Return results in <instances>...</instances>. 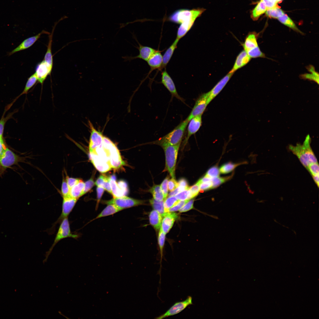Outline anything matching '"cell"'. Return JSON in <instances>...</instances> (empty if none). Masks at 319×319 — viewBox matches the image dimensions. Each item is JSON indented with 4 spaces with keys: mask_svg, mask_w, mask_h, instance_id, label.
<instances>
[{
    "mask_svg": "<svg viewBox=\"0 0 319 319\" xmlns=\"http://www.w3.org/2000/svg\"><path fill=\"white\" fill-rule=\"evenodd\" d=\"M233 175L234 174L232 173V175L226 177H220L219 176L211 178L212 189L217 188L223 183L231 179Z\"/></svg>",
    "mask_w": 319,
    "mask_h": 319,
    "instance_id": "74e56055",
    "label": "cell"
},
{
    "mask_svg": "<svg viewBox=\"0 0 319 319\" xmlns=\"http://www.w3.org/2000/svg\"><path fill=\"white\" fill-rule=\"evenodd\" d=\"M205 10L203 8L179 9L171 14L167 19V20L180 24L179 29L184 33H187L193 26L196 19L200 17Z\"/></svg>",
    "mask_w": 319,
    "mask_h": 319,
    "instance_id": "6da1fadb",
    "label": "cell"
},
{
    "mask_svg": "<svg viewBox=\"0 0 319 319\" xmlns=\"http://www.w3.org/2000/svg\"><path fill=\"white\" fill-rule=\"evenodd\" d=\"M37 81V78L35 73L28 79L24 89L21 95L27 94L29 90L35 84Z\"/></svg>",
    "mask_w": 319,
    "mask_h": 319,
    "instance_id": "f35d334b",
    "label": "cell"
},
{
    "mask_svg": "<svg viewBox=\"0 0 319 319\" xmlns=\"http://www.w3.org/2000/svg\"><path fill=\"white\" fill-rule=\"evenodd\" d=\"M162 217L161 214L156 210H153L150 213L149 215L150 223L156 230L160 228Z\"/></svg>",
    "mask_w": 319,
    "mask_h": 319,
    "instance_id": "d4e9b609",
    "label": "cell"
},
{
    "mask_svg": "<svg viewBox=\"0 0 319 319\" xmlns=\"http://www.w3.org/2000/svg\"><path fill=\"white\" fill-rule=\"evenodd\" d=\"M103 203L107 205L113 204L122 210L125 208L142 204L144 201L135 199L126 196L113 198L108 201H103Z\"/></svg>",
    "mask_w": 319,
    "mask_h": 319,
    "instance_id": "52a82bcc",
    "label": "cell"
},
{
    "mask_svg": "<svg viewBox=\"0 0 319 319\" xmlns=\"http://www.w3.org/2000/svg\"><path fill=\"white\" fill-rule=\"evenodd\" d=\"M219 168L217 165H214L209 168L206 172L205 176L212 178L219 176Z\"/></svg>",
    "mask_w": 319,
    "mask_h": 319,
    "instance_id": "b9f144b4",
    "label": "cell"
},
{
    "mask_svg": "<svg viewBox=\"0 0 319 319\" xmlns=\"http://www.w3.org/2000/svg\"><path fill=\"white\" fill-rule=\"evenodd\" d=\"M310 142V137L308 135L302 144H297L295 146H289V149L297 157L305 167L311 163L318 162L311 147Z\"/></svg>",
    "mask_w": 319,
    "mask_h": 319,
    "instance_id": "7a4b0ae2",
    "label": "cell"
},
{
    "mask_svg": "<svg viewBox=\"0 0 319 319\" xmlns=\"http://www.w3.org/2000/svg\"><path fill=\"white\" fill-rule=\"evenodd\" d=\"M192 304V298L191 296H188L185 300L175 303L165 313L155 318L162 319L176 315L183 311L188 306Z\"/></svg>",
    "mask_w": 319,
    "mask_h": 319,
    "instance_id": "9c48e42d",
    "label": "cell"
},
{
    "mask_svg": "<svg viewBox=\"0 0 319 319\" xmlns=\"http://www.w3.org/2000/svg\"><path fill=\"white\" fill-rule=\"evenodd\" d=\"M66 178L70 189L78 183L79 179L78 178L69 177L68 176H66Z\"/></svg>",
    "mask_w": 319,
    "mask_h": 319,
    "instance_id": "9f6ffc18",
    "label": "cell"
},
{
    "mask_svg": "<svg viewBox=\"0 0 319 319\" xmlns=\"http://www.w3.org/2000/svg\"><path fill=\"white\" fill-rule=\"evenodd\" d=\"M119 186L126 195L128 192V185L126 182L123 180H120L118 183Z\"/></svg>",
    "mask_w": 319,
    "mask_h": 319,
    "instance_id": "6f0895ef",
    "label": "cell"
},
{
    "mask_svg": "<svg viewBox=\"0 0 319 319\" xmlns=\"http://www.w3.org/2000/svg\"><path fill=\"white\" fill-rule=\"evenodd\" d=\"M78 235L72 233L71 230L70 223L68 217L63 219L61 223L58 232L55 238L54 242L49 250L46 253L45 258L43 261V263L45 262L48 257L55 245L61 240L67 237H71L75 239L77 238Z\"/></svg>",
    "mask_w": 319,
    "mask_h": 319,
    "instance_id": "5b68a950",
    "label": "cell"
},
{
    "mask_svg": "<svg viewBox=\"0 0 319 319\" xmlns=\"http://www.w3.org/2000/svg\"><path fill=\"white\" fill-rule=\"evenodd\" d=\"M95 184L93 176L91 178L84 183V187L83 192V195L91 189Z\"/></svg>",
    "mask_w": 319,
    "mask_h": 319,
    "instance_id": "bcb514c9",
    "label": "cell"
},
{
    "mask_svg": "<svg viewBox=\"0 0 319 319\" xmlns=\"http://www.w3.org/2000/svg\"><path fill=\"white\" fill-rule=\"evenodd\" d=\"M257 35L254 32L249 33L246 36L244 42L242 44L244 50L247 53L259 48L257 42Z\"/></svg>",
    "mask_w": 319,
    "mask_h": 319,
    "instance_id": "d6986e66",
    "label": "cell"
},
{
    "mask_svg": "<svg viewBox=\"0 0 319 319\" xmlns=\"http://www.w3.org/2000/svg\"><path fill=\"white\" fill-rule=\"evenodd\" d=\"M189 194V192L188 189L178 193L175 195V196L179 200L183 201L188 199Z\"/></svg>",
    "mask_w": 319,
    "mask_h": 319,
    "instance_id": "f5cc1de1",
    "label": "cell"
},
{
    "mask_svg": "<svg viewBox=\"0 0 319 319\" xmlns=\"http://www.w3.org/2000/svg\"><path fill=\"white\" fill-rule=\"evenodd\" d=\"M189 199L180 201L175 205L168 210V212H174L179 210L186 203L189 201Z\"/></svg>",
    "mask_w": 319,
    "mask_h": 319,
    "instance_id": "f907efd6",
    "label": "cell"
},
{
    "mask_svg": "<svg viewBox=\"0 0 319 319\" xmlns=\"http://www.w3.org/2000/svg\"><path fill=\"white\" fill-rule=\"evenodd\" d=\"M179 40L176 38L172 44L166 50L162 56V66L159 71H161L166 67L171 59L175 49L177 48L178 43Z\"/></svg>",
    "mask_w": 319,
    "mask_h": 319,
    "instance_id": "cb8c5ba5",
    "label": "cell"
},
{
    "mask_svg": "<svg viewBox=\"0 0 319 319\" xmlns=\"http://www.w3.org/2000/svg\"><path fill=\"white\" fill-rule=\"evenodd\" d=\"M102 146L109 158V163L111 168L118 169L125 164L119 150L110 139L104 136Z\"/></svg>",
    "mask_w": 319,
    "mask_h": 319,
    "instance_id": "277c9868",
    "label": "cell"
},
{
    "mask_svg": "<svg viewBox=\"0 0 319 319\" xmlns=\"http://www.w3.org/2000/svg\"><path fill=\"white\" fill-rule=\"evenodd\" d=\"M178 182L175 178H172L169 180L168 182V188L170 191H174L178 187Z\"/></svg>",
    "mask_w": 319,
    "mask_h": 319,
    "instance_id": "db71d44e",
    "label": "cell"
},
{
    "mask_svg": "<svg viewBox=\"0 0 319 319\" xmlns=\"http://www.w3.org/2000/svg\"><path fill=\"white\" fill-rule=\"evenodd\" d=\"M265 13L267 16L275 19H278L284 14L279 6L267 9Z\"/></svg>",
    "mask_w": 319,
    "mask_h": 319,
    "instance_id": "8d00e7d4",
    "label": "cell"
},
{
    "mask_svg": "<svg viewBox=\"0 0 319 319\" xmlns=\"http://www.w3.org/2000/svg\"><path fill=\"white\" fill-rule=\"evenodd\" d=\"M50 34V33L46 31H42L37 35L28 38L24 40L17 47L9 52L7 55L10 56L18 51L27 49L31 46L40 38L43 34Z\"/></svg>",
    "mask_w": 319,
    "mask_h": 319,
    "instance_id": "e0dca14e",
    "label": "cell"
},
{
    "mask_svg": "<svg viewBox=\"0 0 319 319\" xmlns=\"http://www.w3.org/2000/svg\"><path fill=\"white\" fill-rule=\"evenodd\" d=\"M179 193H180V191L178 188L177 187L174 191H171V192L169 194V196H174Z\"/></svg>",
    "mask_w": 319,
    "mask_h": 319,
    "instance_id": "6125c7cd",
    "label": "cell"
},
{
    "mask_svg": "<svg viewBox=\"0 0 319 319\" xmlns=\"http://www.w3.org/2000/svg\"><path fill=\"white\" fill-rule=\"evenodd\" d=\"M53 34V32L49 35L47 50L44 60L51 70H52L53 65V58L51 52Z\"/></svg>",
    "mask_w": 319,
    "mask_h": 319,
    "instance_id": "4dcf8cb0",
    "label": "cell"
},
{
    "mask_svg": "<svg viewBox=\"0 0 319 319\" xmlns=\"http://www.w3.org/2000/svg\"><path fill=\"white\" fill-rule=\"evenodd\" d=\"M89 124L91 131L89 146V153H93L97 148L102 145L104 136L101 132L97 131L94 128L89 121Z\"/></svg>",
    "mask_w": 319,
    "mask_h": 319,
    "instance_id": "30bf717a",
    "label": "cell"
},
{
    "mask_svg": "<svg viewBox=\"0 0 319 319\" xmlns=\"http://www.w3.org/2000/svg\"><path fill=\"white\" fill-rule=\"evenodd\" d=\"M246 162H243L237 163H234L229 162L222 165L219 168L220 173L222 174H226L230 173L238 166L241 165L245 164Z\"/></svg>",
    "mask_w": 319,
    "mask_h": 319,
    "instance_id": "d6a6232c",
    "label": "cell"
},
{
    "mask_svg": "<svg viewBox=\"0 0 319 319\" xmlns=\"http://www.w3.org/2000/svg\"><path fill=\"white\" fill-rule=\"evenodd\" d=\"M122 210L115 205L108 204L94 220L113 214Z\"/></svg>",
    "mask_w": 319,
    "mask_h": 319,
    "instance_id": "f546056e",
    "label": "cell"
},
{
    "mask_svg": "<svg viewBox=\"0 0 319 319\" xmlns=\"http://www.w3.org/2000/svg\"><path fill=\"white\" fill-rule=\"evenodd\" d=\"M163 217L160 227L166 234L172 227L175 220L178 218V215L173 212H169Z\"/></svg>",
    "mask_w": 319,
    "mask_h": 319,
    "instance_id": "44dd1931",
    "label": "cell"
},
{
    "mask_svg": "<svg viewBox=\"0 0 319 319\" xmlns=\"http://www.w3.org/2000/svg\"><path fill=\"white\" fill-rule=\"evenodd\" d=\"M180 144L163 147L165 157V170L167 171L172 178H175V166Z\"/></svg>",
    "mask_w": 319,
    "mask_h": 319,
    "instance_id": "8992f818",
    "label": "cell"
},
{
    "mask_svg": "<svg viewBox=\"0 0 319 319\" xmlns=\"http://www.w3.org/2000/svg\"><path fill=\"white\" fill-rule=\"evenodd\" d=\"M149 202L154 210L158 211L163 217L167 213L166 212L164 208V200L158 201L153 198L149 200Z\"/></svg>",
    "mask_w": 319,
    "mask_h": 319,
    "instance_id": "e575fe53",
    "label": "cell"
},
{
    "mask_svg": "<svg viewBox=\"0 0 319 319\" xmlns=\"http://www.w3.org/2000/svg\"><path fill=\"white\" fill-rule=\"evenodd\" d=\"M169 179V177H167L162 182L160 186L165 199L168 195V182Z\"/></svg>",
    "mask_w": 319,
    "mask_h": 319,
    "instance_id": "7dc6e473",
    "label": "cell"
},
{
    "mask_svg": "<svg viewBox=\"0 0 319 319\" xmlns=\"http://www.w3.org/2000/svg\"><path fill=\"white\" fill-rule=\"evenodd\" d=\"M189 194L188 199L190 200L197 196L200 192L199 185L197 182L188 189Z\"/></svg>",
    "mask_w": 319,
    "mask_h": 319,
    "instance_id": "7bdbcfd3",
    "label": "cell"
},
{
    "mask_svg": "<svg viewBox=\"0 0 319 319\" xmlns=\"http://www.w3.org/2000/svg\"><path fill=\"white\" fill-rule=\"evenodd\" d=\"M202 115H201L195 116L189 121L188 127L187 135L183 142L184 146L186 144L190 137L195 134L200 128L202 124Z\"/></svg>",
    "mask_w": 319,
    "mask_h": 319,
    "instance_id": "ac0fdd59",
    "label": "cell"
},
{
    "mask_svg": "<svg viewBox=\"0 0 319 319\" xmlns=\"http://www.w3.org/2000/svg\"><path fill=\"white\" fill-rule=\"evenodd\" d=\"M319 174L315 175L312 176L315 183L317 184L318 187L319 186Z\"/></svg>",
    "mask_w": 319,
    "mask_h": 319,
    "instance_id": "be15d7a7",
    "label": "cell"
},
{
    "mask_svg": "<svg viewBox=\"0 0 319 319\" xmlns=\"http://www.w3.org/2000/svg\"><path fill=\"white\" fill-rule=\"evenodd\" d=\"M6 147L4 145L2 138H0V156Z\"/></svg>",
    "mask_w": 319,
    "mask_h": 319,
    "instance_id": "94428289",
    "label": "cell"
},
{
    "mask_svg": "<svg viewBox=\"0 0 319 319\" xmlns=\"http://www.w3.org/2000/svg\"><path fill=\"white\" fill-rule=\"evenodd\" d=\"M307 69L310 73L302 74L301 76V78L314 81L318 84L319 74L315 71L314 66H310L307 67Z\"/></svg>",
    "mask_w": 319,
    "mask_h": 319,
    "instance_id": "836d02e7",
    "label": "cell"
},
{
    "mask_svg": "<svg viewBox=\"0 0 319 319\" xmlns=\"http://www.w3.org/2000/svg\"><path fill=\"white\" fill-rule=\"evenodd\" d=\"M282 0H277L278 3L281 2Z\"/></svg>",
    "mask_w": 319,
    "mask_h": 319,
    "instance_id": "03108f58",
    "label": "cell"
},
{
    "mask_svg": "<svg viewBox=\"0 0 319 319\" xmlns=\"http://www.w3.org/2000/svg\"><path fill=\"white\" fill-rule=\"evenodd\" d=\"M265 4L267 9L278 6L277 4L273 3L271 0H262Z\"/></svg>",
    "mask_w": 319,
    "mask_h": 319,
    "instance_id": "680465c9",
    "label": "cell"
},
{
    "mask_svg": "<svg viewBox=\"0 0 319 319\" xmlns=\"http://www.w3.org/2000/svg\"><path fill=\"white\" fill-rule=\"evenodd\" d=\"M179 201L175 196H169L167 198L165 199L164 205L166 212H169L168 210L175 205Z\"/></svg>",
    "mask_w": 319,
    "mask_h": 319,
    "instance_id": "60d3db41",
    "label": "cell"
},
{
    "mask_svg": "<svg viewBox=\"0 0 319 319\" xmlns=\"http://www.w3.org/2000/svg\"><path fill=\"white\" fill-rule=\"evenodd\" d=\"M274 3L277 4L278 3L277 0H271Z\"/></svg>",
    "mask_w": 319,
    "mask_h": 319,
    "instance_id": "e7e4bbea",
    "label": "cell"
},
{
    "mask_svg": "<svg viewBox=\"0 0 319 319\" xmlns=\"http://www.w3.org/2000/svg\"><path fill=\"white\" fill-rule=\"evenodd\" d=\"M178 188L180 192L188 190L189 188L188 182L184 178H182L180 179L178 182Z\"/></svg>",
    "mask_w": 319,
    "mask_h": 319,
    "instance_id": "681fc988",
    "label": "cell"
},
{
    "mask_svg": "<svg viewBox=\"0 0 319 319\" xmlns=\"http://www.w3.org/2000/svg\"><path fill=\"white\" fill-rule=\"evenodd\" d=\"M133 38L136 40L139 46H134L139 51V54L135 56H123L124 61H131L137 58L141 59L147 61L152 55L157 51L150 47L141 45L138 41L135 36L133 35Z\"/></svg>",
    "mask_w": 319,
    "mask_h": 319,
    "instance_id": "ba28073f",
    "label": "cell"
},
{
    "mask_svg": "<svg viewBox=\"0 0 319 319\" xmlns=\"http://www.w3.org/2000/svg\"><path fill=\"white\" fill-rule=\"evenodd\" d=\"M110 177V185L112 195L113 198L119 197L126 196L124 192L119 186L116 181V177L115 175H112Z\"/></svg>",
    "mask_w": 319,
    "mask_h": 319,
    "instance_id": "4316f807",
    "label": "cell"
},
{
    "mask_svg": "<svg viewBox=\"0 0 319 319\" xmlns=\"http://www.w3.org/2000/svg\"><path fill=\"white\" fill-rule=\"evenodd\" d=\"M267 8L265 3L261 0L252 10L251 17L254 20L258 19L259 17L266 12Z\"/></svg>",
    "mask_w": 319,
    "mask_h": 319,
    "instance_id": "83f0119b",
    "label": "cell"
},
{
    "mask_svg": "<svg viewBox=\"0 0 319 319\" xmlns=\"http://www.w3.org/2000/svg\"><path fill=\"white\" fill-rule=\"evenodd\" d=\"M110 177L104 175H100L95 183L97 187L103 188L111 194L112 191L110 182Z\"/></svg>",
    "mask_w": 319,
    "mask_h": 319,
    "instance_id": "f1b7e54d",
    "label": "cell"
},
{
    "mask_svg": "<svg viewBox=\"0 0 319 319\" xmlns=\"http://www.w3.org/2000/svg\"><path fill=\"white\" fill-rule=\"evenodd\" d=\"M96 190L97 192V202L96 209L97 210L98 208L100 201L103 193L105 189L102 187H97Z\"/></svg>",
    "mask_w": 319,
    "mask_h": 319,
    "instance_id": "11a10c76",
    "label": "cell"
},
{
    "mask_svg": "<svg viewBox=\"0 0 319 319\" xmlns=\"http://www.w3.org/2000/svg\"><path fill=\"white\" fill-rule=\"evenodd\" d=\"M84 187V183L79 179L78 183L70 189L69 196L78 199L83 196V192Z\"/></svg>",
    "mask_w": 319,
    "mask_h": 319,
    "instance_id": "484cf974",
    "label": "cell"
},
{
    "mask_svg": "<svg viewBox=\"0 0 319 319\" xmlns=\"http://www.w3.org/2000/svg\"><path fill=\"white\" fill-rule=\"evenodd\" d=\"M89 158L95 168L101 172H105L112 168L108 162L95 153H89Z\"/></svg>",
    "mask_w": 319,
    "mask_h": 319,
    "instance_id": "2e32d148",
    "label": "cell"
},
{
    "mask_svg": "<svg viewBox=\"0 0 319 319\" xmlns=\"http://www.w3.org/2000/svg\"><path fill=\"white\" fill-rule=\"evenodd\" d=\"M194 201L193 199L190 200L179 210V211L180 212H185L193 209Z\"/></svg>",
    "mask_w": 319,
    "mask_h": 319,
    "instance_id": "816d5d0a",
    "label": "cell"
},
{
    "mask_svg": "<svg viewBox=\"0 0 319 319\" xmlns=\"http://www.w3.org/2000/svg\"><path fill=\"white\" fill-rule=\"evenodd\" d=\"M51 71L44 60L38 64L35 73L38 82L43 85L47 76L50 74Z\"/></svg>",
    "mask_w": 319,
    "mask_h": 319,
    "instance_id": "ffe728a7",
    "label": "cell"
},
{
    "mask_svg": "<svg viewBox=\"0 0 319 319\" xmlns=\"http://www.w3.org/2000/svg\"><path fill=\"white\" fill-rule=\"evenodd\" d=\"M281 23L291 29L294 31L303 34V33L298 28L293 21L286 14L278 18Z\"/></svg>",
    "mask_w": 319,
    "mask_h": 319,
    "instance_id": "1f68e13d",
    "label": "cell"
},
{
    "mask_svg": "<svg viewBox=\"0 0 319 319\" xmlns=\"http://www.w3.org/2000/svg\"><path fill=\"white\" fill-rule=\"evenodd\" d=\"M162 56L161 51L157 50L147 61L150 68L148 75L152 71L157 69L159 71L162 66Z\"/></svg>",
    "mask_w": 319,
    "mask_h": 319,
    "instance_id": "603a6c76",
    "label": "cell"
},
{
    "mask_svg": "<svg viewBox=\"0 0 319 319\" xmlns=\"http://www.w3.org/2000/svg\"><path fill=\"white\" fill-rule=\"evenodd\" d=\"M19 157L7 148L0 156V165L4 168L9 167L18 162Z\"/></svg>",
    "mask_w": 319,
    "mask_h": 319,
    "instance_id": "9a60e30c",
    "label": "cell"
},
{
    "mask_svg": "<svg viewBox=\"0 0 319 319\" xmlns=\"http://www.w3.org/2000/svg\"><path fill=\"white\" fill-rule=\"evenodd\" d=\"M189 122L185 119L168 134L152 142L162 147L180 144Z\"/></svg>",
    "mask_w": 319,
    "mask_h": 319,
    "instance_id": "3957f363",
    "label": "cell"
},
{
    "mask_svg": "<svg viewBox=\"0 0 319 319\" xmlns=\"http://www.w3.org/2000/svg\"><path fill=\"white\" fill-rule=\"evenodd\" d=\"M197 182L199 185L200 192L206 191L212 189L211 180L201 183Z\"/></svg>",
    "mask_w": 319,
    "mask_h": 319,
    "instance_id": "c3c4849f",
    "label": "cell"
},
{
    "mask_svg": "<svg viewBox=\"0 0 319 319\" xmlns=\"http://www.w3.org/2000/svg\"><path fill=\"white\" fill-rule=\"evenodd\" d=\"M305 168L312 176L319 174V165L318 162L311 163Z\"/></svg>",
    "mask_w": 319,
    "mask_h": 319,
    "instance_id": "ee69618b",
    "label": "cell"
},
{
    "mask_svg": "<svg viewBox=\"0 0 319 319\" xmlns=\"http://www.w3.org/2000/svg\"><path fill=\"white\" fill-rule=\"evenodd\" d=\"M149 191L152 194L153 198L158 201H162L165 199L163 194L160 185H155L150 189Z\"/></svg>",
    "mask_w": 319,
    "mask_h": 319,
    "instance_id": "d590c367",
    "label": "cell"
},
{
    "mask_svg": "<svg viewBox=\"0 0 319 319\" xmlns=\"http://www.w3.org/2000/svg\"><path fill=\"white\" fill-rule=\"evenodd\" d=\"M251 58L244 50L242 51L237 56L234 65L229 72L234 73L237 70L248 64Z\"/></svg>",
    "mask_w": 319,
    "mask_h": 319,
    "instance_id": "7402d4cb",
    "label": "cell"
},
{
    "mask_svg": "<svg viewBox=\"0 0 319 319\" xmlns=\"http://www.w3.org/2000/svg\"><path fill=\"white\" fill-rule=\"evenodd\" d=\"M165 235L166 234L164 232L161 228L160 227L158 237V244L160 249L161 255L160 270L161 267V262L162 257L163 256V249L165 240Z\"/></svg>",
    "mask_w": 319,
    "mask_h": 319,
    "instance_id": "ab89813d",
    "label": "cell"
},
{
    "mask_svg": "<svg viewBox=\"0 0 319 319\" xmlns=\"http://www.w3.org/2000/svg\"><path fill=\"white\" fill-rule=\"evenodd\" d=\"M161 76V83L167 88L173 96L183 102H184V99L181 97L178 94L174 82L166 69H165L162 72Z\"/></svg>",
    "mask_w": 319,
    "mask_h": 319,
    "instance_id": "4fadbf2b",
    "label": "cell"
},
{
    "mask_svg": "<svg viewBox=\"0 0 319 319\" xmlns=\"http://www.w3.org/2000/svg\"><path fill=\"white\" fill-rule=\"evenodd\" d=\"M61 214L56 222V224L60 222L64 218L68 217L78 200V199L70 196L63 197Z\"/></svg>",
    "mask_w": 319,
    "mask_h": 319,
    "instance_id": "7c38bea8",
    "label": "cell"
},
{
    "mask_svg": "<svg viewBox=\"0 0 319 319\" xmlns=\"http://www.w3.org/2000/svg\"><path fill=\"white\" fill-rule=\"evenodd\" d=\"M208 94L207 92L202 94L198 98L190 114L186 119L189 122L195 116L203 114L208 105Z\"/></svg>",
    "mask_w": 319,
    "mask_h": 319,
    "instance_id": "8fae6325",
    "label": "cell"
},
{
    "mask_svg": "<svg viewBox=\"0 0 319 319\" xmlns=\"http://www.w3.org/2000/svg\"></svg>",
    "mask_w": 319,
    "mask_h": 319,
    "instance_id": "003e7915",
    "label": "cell"
},
{
    "mask_svg": "<svg viewBox=\"0 0 319 319\" xmlns=\"http://www.w3.org/2000/svg\"><path fill=\"white\" fill-rule=\"evenodd\" d=\"M5 121L6 120L5 118H2L0 121V138H2Z\"/></svg>",
    "mask_w": 319,
    "mask_h": 319,
    "instance_id": "91938a15",
    "label": "cell"
},
{
    "mask_svg": "<svg viewBox=\"0 0 319 319\" xmlns=\"http://www.w3.org/2000/svg\"><path fill=\"white\" fill-rule=\"evenodd\" d=\"M234 74V73L229 72L215 85L211 90L207 92L208 97L207 103L208 105L221 92Z\"/></svg>",
    "mask_w": 319,
    "mask_h": 319,
    "instance_id": "5bb4252c",
    "label": "cell"
},
{
    "mask_svg": "<svg viewBox=\"0 0 319 319\" xmlns=\"http://www.w3.org/2000/svg\"><path fill=\"white\" fill-rule=\"evenodd\" d=\"M69 192L70 188L67 183L66 178L64 176L63 178L61 189V194L63 197L69 196Z\"/></svg>",
    "mask_w": 319,
    "mask_h": 319,
    "instance_id": "f6af8a7d",
    "label": "cell"
}]
</instances>
